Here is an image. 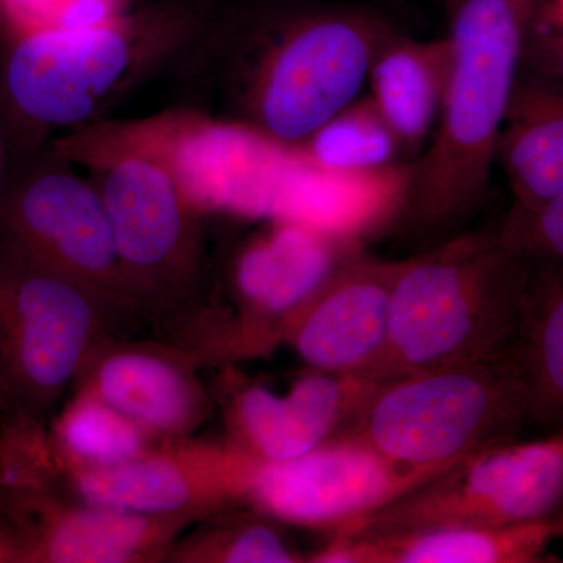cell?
Here are the masks:
<instances>
[{
  "mask_svg": "<svg viewBox=\"0 0 563 563\" xmlns=\"http://www.w3.org/2000/svg\"><path fill=\"white\" fill-rule=\"evenodd\" d=\"M537 5L539 0H443L450 79L431 146L410 165L396 228L446 236L484 201Z\"/></svg>",
  "mask_w": 563,
  "mask_h": 563,
  "instance_id": "6da1fadb",
  "label": "cell"
},
{
  "mask_svg": "<svg viewBox=\"0 0 563 563\" xmlns=\"http://www.w3.org/2000/svg\"><path fill=\"white\" fill-rule=\"evenodd\" d=\"M233 25L236 122L291 147L357 99L374 58L399 35L372 10L321 2L257 7Z\"/></svg>",
  "mask_w": 563,
  "mask_h": 563,
  "instance_id": "7a4b0ae2",
  "label": "cell"
},
{
  "mask_svg": "<svg viewBox=\"0 0 563 563\" xmlns=\"http://www.w3.org/2000/svg\"><path fill=\"white\" fill-rule=\"evenodd\" d=\"M529 273L531 263L507 247L499 233H455L402 261L374 379L512 352Z\"/></svg>",
  "mask_w": 563,
  "mask_h": 563,
  "instance_id": "3957f363",
  "label": "cell"
},
{
  "mask_svg": "<svg viewBox=\"0 0 563 563\" xmlns=\"http://www.w3.org/2000/svg\"><path fill=\"white\" fill-rule=\"evenodd\" d=\"M202 20L201 0H174L92 27L14 36L3 65L7 98L38 128H84Z\"/></svg>",
  "mask_w": 563,
  "mask_h": 563,
  "instance_id": "277c9868",
  "label": "cell"
},
{
  "mask_svg": "<svg viewBox=\"0 0 563 563\" xmlns=\"http://www.w3.org/2000/svg\"><path fill=\"white\" fill-rule=\"evenodd\" d=\"M531 402L512 352L379 380L343 435L396 465L444 470L517 440Z\"/></svg>",
  "mask_w": 563,
  "mask_h": 563,
  "instance_id": "5b68a950",
  "label": "cell"
},
{
  "mask_svg": "<svg viewBox=\"0 0 563 563\" xmlns=\"http://www.w3.org/2000/svg\"><path fill=\"white\" fill-rule=\"evenodd\" d=\"M563 509V428L532 442L485 448L410 488L335 537L551 520Z\"/></svg>",
  "mask_w": 563,
  "mask_h": 563,
  "instance_id": "8992f818",
  "label": "cell"
},
{
  "mask_svg": "<svg viewBox=\"0 0 563 563\" xmlns=\"http://www.w3.org/2000/svg\"><path fill=\"white\" fill-rule=\"evenodd\" d=\"M440 472L396 465L342 435L290 461L251 462L246 483L266 512L339 532Z\"/></svg>",
  "mask_w": 563,
  "mask_h": 563,
  "instance_id": "52a82bcc",
  "label": "cell"
},
{
  "mask_svg": "<svg viewBox=\"0 0 563 563\" xmlns=\"http://www.w3.org/2000/svg\"><path fill=\"white\" fill-rule=\"evenodd\" d=\"M401 266L402 261L374 257L365 247L347 255L298 310L292 335L303 361L318 372L372 376L387 344Z\"/></svg>",
  "mask_w": 563,
  "mask_h": 563,
  "instance_id": "ba28073f",
  "label": "cell"
},
{
  "mask_svg": "<svg viewBox=\"0 0 563 563\" xmlns=\"http://www.w3.org/2000/svg\"><path fill=\"white\" fill-rule=\"evenodd\" d=\"M24 257L0 269V317L18 379L33 393H49L73 376L91 310L60 272Z\"/></svg>",
  "mask_w": 563,
  "mask_h": 563,
  "instance_id": "9c48e42d",
  "label": "cell"
},
{
  "mask_svg": "<svg viewBox=\"0 0 563 563\" xmlns=\"http://www.w3.org/2000/svg\"><path fill=\"white\" fill-rule=\"evenodd\" d=\"M10 221L25 254L57 272L98 276L121 261L101 192L68 169H41L22 180Z\"/></svg>",
  "mask_w": 563,
  "mask_h": 563,
  "instance_id": "30bf717a",
  "label": "cell"
},
{
  "mask_svg": "<svg viewBox=\"0 0 563 563\" xmlns=\"http://www.w3.org/2000/svg\"><path fill=\"white\" fill-rule=\"evenodd\" d=\"M92 172L121 261L152 268L179 246L185 209L192 203L172 169L157 157L135 151L80 155Z\"/></svg>",
  "mask_w": 563,
  "mask_h": 563,
  "instance_id": "8fae6325",
  "label": "cell"
},
{
  "mask_svg": "<svg viewBox=\"0 0 563 563\" xmlns=\"http://www.w3.org/2000/svg\"><path fill=\"white\" fill-rule=\"evenodd\" d=\"M376 384L365 373L318 372L284 398L250 388L240 402V420L258 459L290 461L342 437Z\"/></svg>",
  "mask_w": 563,
  "mask_h": 563,
  "instance_id": "7c38bea8",
  "label": "cell"
},
{
  "mask_svg": "<svg viewBox=\"0 0 563 563\" xmlns=\"http://www.w3.org/2000/svg\"><path fill=\"white\" fill-rule=\"evenodd\" d=\"M514 207L529 213L563 192V80L521 68L496 144Z\"/></svg>",
  "mask_w": 563,
  "mask_h": 563,
  "instance_id": "4fadbf2b",
  "label": "cell"
},
{
  "mask_svg": "<svg viewBox=\"0 0 563 563\" xmlns=\"http://www.w3.org/2000/svg\"><path fill=\"white\" fill-rule=\"evenodd\" d=\"M558 539L555 518L498 528H442L376 537H335L324 563H536Z\"/></svg>",
  "mask_w": 563,
  "mask_h": 563,
  "instance_id": "5bb4252c",
  "label": "cell"
},
{
  "mask_svg": "<svg viewBox=\"0 0 563 563\" xmlns=\"http://www.w3.org/2000/svg\"><path fill=\"white\" fill-rule=\"evenodd\" d=\"M365 244L343 242L295 222L276 221L236 265V285L255 312L298 313L352 252Z\"/></svg>",
  "mask_w": 563,
  "mask_h": 563,
  "instance_id": "9a60e30c",
  "label": "cell"
},
{
  "mask_svg": "<svg viewBox=\"0 0 563 563\" xmlns=\"http://www.w3.org/2000/svg\"><path fill=\"white\" fill-rule=\"evenodd\" d=\"M450 68L448 38L415 41L399 33L374 58L368 74L369 98L404 152L420 150L439 122Z\"/></svg>",
  "mask_w": 563,
  "mask_h": 563,
  "instance_id": "2e32d148",
  "label": "cell"
},
{
  "mask_svg": "<svg viewBox=\"0 0 563 563\" xmlns=\"http://www.w3.org/2000/svg\"><path fill=\"white\" fill-rule=\"evenodd\" d=\"M531 402V421L563 428V265L531 263L512 350Z\"/></svg>",
  "mask_w": 563,
  "mask_h": 563,
  "instance_id": "e0dca14e",
  "label": "cell"
},
{
  "mask_svg": "<svg viewBox=\"0 0 563 563\" xmlns=\"http://www.w3.org/2000/svg\"><path fill=\"white\" fill-rule=\"evenodd\" d=\"M298 150L314 165L336 173H368L396 165L402 146L372 98L354 101L325 122Z\"/></svg>",
  "mask_w": 563,
  "mask_h": 563,
  "instance_id": "ac0fdd59",
  "label": "cell"
},
{
  "mask_svg": "<svg viewBox=\"0 0 563 563\" xmlns=\"http://www.w3.org/2000/svg\"><path fill=\"white\" fill-rule=\"evenodd\" d=\"M103 398L133 420L173 428L188 410V390L172 366L144 355L111 358L101 373Z\"/></svg>",
  "mask_w": 563,
  "mask_h": 563,
  "instance_id": "d6986e66",
  "label": "cell"
},
{
  "mask_svg": "<svg viewBox=\"0 0 563 563\" xmlns=\"http://www.w3.org/2000/svg\"><path fill=\"white\" fill-rule=\"evenodd\" d=\"M91 504L124 512H165L188 499V484L173 463L146 461L106 465L80 477Z\"/></svg>",
  "mask_w": 563,
  "mask_h": 563,
  "instance_id": "ffe728a7",
  "label": "cell"
},
{
  "mask_svg": "<svg viewBox=\"0 0 563 563\" xmlns=\"http://www.w3.org/2000/svg\"><path fill=\"white\" fill-rule=\"evenodd\" d=\"M146 523L124 510H87L66 518L52 533L47 559L62 563L124 562L143 542Z\"/></svg>",
  "mask_w": 563,
  "mask_h": 563,
  "instance_id": "44dd1931",
  "label": "cell"
},
{
  "mask_svg": "<svg viewBox=\"0 0 563 563\" xmlns=\"http://www.w3.org/2000/svg\"><path fill=\"white\" fill-rule=\"evenodd\" d=\"M63 439L74 453L102 465L131 461L140 453L139 431L101 404L77 407L63 426Z\"/></svg>",
  "mask_w": 563,
  "mask_h": 563,
  "instance_id": "7402d4cb",
  "label": "cell"
},
{
  "mask_svg": "<svg viewBox=\"0 0 563 563\" xmlns=\"http://www.w3.org/2000/svg\"><path fill=\"white\" fill-rule=\"evenodd\" d=\"M499 236L529 263L563 265V192L529 213L510 211Z\"/></svg>",
  "mask_w": 563,
  "mask_h": 563,
  "instance_id": "603a6c76",
  "label": "cell"
},
{
  "mask_svg": "<svg viewBox=\"0 0 563 563\" xmlns=\"http://www.w3.org/2000/svg\"><path fill=\"white\" fill-rule=\"evenodd\" d=\"M73 0H0V25L10 38L58 29Z\"/></svg>",
  "mask_w": 563,
  "mask_h": 563,
  "instance_id": "cb8c5ba5",
  "label": "cell"
},
{
  "mask_svg": "<svg viewBox=\"0 0 563 563\" xmlns=\"http://www.w3.org/2000/svg\"><path fill=\"white\" fill-rule=\"evenodd\" d=\"M523 65L563 80V25L539 5L526 40Z\"/></svg>",
  "mask_w": 563,
  "mask_h": 563,
  "instance_id": "d4e9b609",
  "label": "cell"
},
{
  "mask_svg": "<svg viewBox=\"0 0 563 563\" xmlns=\"http://www.w3.org/2000/svg\"><path fill=\"white\" fill-rule=\"evenodd\" d=\"M229 563L295 562L284 540L268 526H250L239 533L225 554Z\"/></svg>",
  "mask_w": 563,
  "mask_h": 563,
  "instance_id": "484cf974",
  "label": "cell"
},
{
  "mask_svg": "<svg viewBox=\"0 0 563 563\" xmlns=\"http://www.w3.org/2000/svg\"><path fill=\"white\" fill-rule=\"evenodd\" d=\"M551 20L563 25V0H553L548 9L543 10Z\"/></svg>",
  "mask_w": 563,
  "mask_h": 563,
  "instance_id": "4316f807",
  "label": "cell"
},
{
  "mask_svg": "<svg viewBox=\"0 0 563 563\" xmlns=\"http://www.w3.org/2000/svg\"><path fill=\"white\" fill-rule=\"evenodd\" d=\"M554 518L558 521V539L563 540V509Z\"/></svg>",
  "mask_w": 563,
  "mask_h": 563,
  "instance_id": "83f0119b",
  "label": "cell"
}]
</instances>
